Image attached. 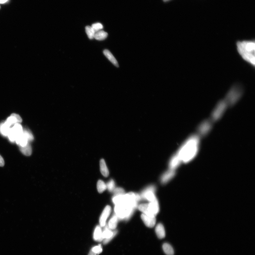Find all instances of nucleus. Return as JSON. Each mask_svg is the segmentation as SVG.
<instances>
[{
  "label": "nucleus",
  "mask_w": 255,
  "mask_h": 255,
  "mask_svg": "<svg viewBox=\"0 0 255 255\" xmlns=\"http://www.w3.org/2000/svg\"><path fill=\"white\" fill-rule=\"evenodd\" d=\"M200 136L194 134L190 136L179 149L176 155L181 162H190L198 153L200 144Z\"/></svg>",
  "instance_id": "nucleus-1"
},
{
  "label": "nucleus",
  "mask_w": 255,
  "mask_h": 255,
  "mask_svg": "<svg viewBox=\"0 0 255 255\" xmlns=\"http://www.w3.org/2000/svg\"><path fill=\"white\" fill-rule=\"evenodd\" d=\"M239 54L244 60L252 66H255V42L254 40L238 41L236 43Z\"/></svg>",
  "instance_id": "nucleus-2"
},
{
  "label": "nucleus",
  "mask_w": 255,
  "mask_h": 255,
  "mask_svg": "<svg viewBox=\"0 0 255 255\" xmlns=\"http://www.w3.org/2000/svg\"><path fill=\"white\" fill-rule=\"evenodd\" d=\"M243 93V88L241 84H236L232 87L224 99L228 106L235 105L239 100Z\"/></svg>",
  "instance_id": "nucleus-3"
},
{
  "label": "nucleus",
  "mask_w": 255,
  "mask_h": 255,
  "mask_svg": "<svg viewBox=\"0 0 255 255\" xmlns=\"http://www.w3.org/2000/svg\"><path fill=\"white\" fill-rule=\"evenodd\" d=\"M134 209L130 204L124 202L116 204L114 211L118 219L128 220L132 216Z\"/></svg>",
  "instance_id": "nucleus-4"
},
{
  "label": "nucleus",
  "mask_w": 255,
  "mask_h": 255,
  "mask_svg": "<svg viewBox=\"0 0 255 255\" xmlns=\"http://www.w3.org/2000/svg\"><path fill=\"white\" fill-rule=\"evenodd\" d=\"M228 106V104L225 100L220 101L218 102L213 111L211 116L212 121H217L221 118Z\"/></svg>",
  "instance_id": "nucleus-5"
},
{
  "label": "nucleus",
  "mask_w": 255,
  "mask_h": 255,
  "mask_svg": "<svg viewBox=\"0 0 255 255\" xmlns=\"http://www.w3.org/2000/svg\"><path fill=\"white\" fill-rule=\"evenodd\" d=\"M155 190V187L151 186L142 191L141 197L142 199H147L150 202L155 201L157 199L154 194Z\"/></svg>",
  "instance_id": "nucleus-6"
},
{
  "label": "nucleus",
  "mask_w": 255,
  "mask_h": 255,
  "mask_svg": "<svg viewBox=\"0 0 255 255\" xmlns=\"http://www.w3.org/2000/svg\"><path fill=\"white\" fill-rule=\"evenodd\" d=\"M212 122L209 120L202 122L199 126L198 131L199 136H204L207 135L212 128Z\"/></svg>",
  "instance_id": "nucleus-7"
},
{
  "label": "nucleus",
  "mask_w": 255,
  "mask_h": 255,
  "mask_svg": "<svg viewBox=\"0 0 255 255\" xmlns=\"http://www.w3.org/2000/svg\"><path fill=\"white\" fill-rule=\"evenodd\" d=\"M117 233H118L117 231H112L109 228L108 226H106L104 231L102 233V238L103 239H105L103 242L104 244H106L108 243L116 236Z\"/></svg>",
  "instance_id": "nucleus-8"
},
{
  "label": "nucleus",
  "mask_w": 255,
  "mask_h": 255,
  "mask_svg": "<svg viewBox=\"0 0 255 255\" xmlns=\"http://www.w3.org/2000/svg\"><path fill=\"white\" fill-rule=\"evenodd\" d=\"M111 210V207L107 206L103 211L100 219V223L101 226L104 227L105 226L107 218L109 216Z\"/></svg>",
  "instance_id": "nucleus-9"
},
{
  "label": "nucleus",
  "mask_w": 255,
  "mask_h": 255,
  "mask_svg": "<svg viewBox=\"0 0 255 255\" xmlns=\"http://www.w3.org/2000/svg\"><path fill=\"white\" fill-rule=\"evenodd\" d=\"M141 218L147 227L151 228L155 226L156 222L155 217H151L142 214L141 215Z\"/></svg>",
  "instance_id": "nucleus-10"
},
{
  "label": "nucleus",
  "mask_w": 255,
  "mask_h": 255,
  "mask_svg": "<svg viewBox=\"0 0 255 255\" xmlns=\"http://www.w3.org/2000/svg\"><path fill=\"white\" fill-rule=\"evenodd\" d=\"M175 174L174 170L171 169L163 174L161 178V181L163 184L167 183L173 177Z\"/></svg>",
  "instance_id": "nucleus-11"
},
{
  "label": "nucleus",
  "mask_w": 255,
  "mask_h": 255,
  "mask_svg": "<svg viewBox=\"0 0 255 255\" xmlns=\"http://www.w3.org/2000/svg\"><path fill=\"white\" fill-rule=\"evenodd\" d=\"M155 231L158 238L162 239L165 237V229L164 226L162 224H158L156 226Z\"/></svg>",
  "instance_id": "nucleus-12"
},
{
  "label": "nucleus",
  "mask_w": 255,
  "mask_h": 255,
  "mask_svg": "<svg viewBox=\"0 0 255 255\" xmlns=\"http://www.w3.org/2000/svg\"><path fill=\"white\" fill-rule=\"evenodd\" d=\"M103 53L107 57L108 59L111 62V63L113 64L115 66L118 67L119 65L118 61H117L116 59L115 58L113 55L110 52L109 50L106 49L103 51Z\"/></svg>",
  "instance_id": "nucleus-13"
},
{
  "label": "nucleus",
  "mask_w": 255,
  "mask_h": 255,
  "mask_svg": "<svg viewBox=\"0 0 255 255\" xmlns=\"http://www.w3.org/2000/svg\"><path fill=\"white\" fill-rule=\"evenodd\" d=\"M100 169L101 173L105 177L109 176V171L104 159L101 160L100 162Z\"/></svg>",
  "instance_id": "nucleus-14"
},
{
  "label": "nucleus",
  "mask_w": 255,
  "mask_h": 255,
  "mask_svg": "<svg viewBox=\"0 0 255 255\" xmlns=\"http://www.w3.org/2000/svg\"><path fill=\"white\" fill-rule=\"evenodd\" d=\"M15 141L20 147H24L26 146L29 142L28 140L23 134L17 137Z\"/></svg>",
  "instance_id": "nucleus-15"
},
{
  "label": "nucleus",
  "mask_w": 255,
  "mask_h": 255,
  "mask_svg": "<svg viewBox=\"0 0 255 255\" xmlns=\"http://www.w3.org/2000/svg\"><path fill=\"white\" fill-rule=\"evenodd\" d=\"M181 162L178 156L176 155H174L172 158L169 163L170 169L174 170L177 167Z\"/></svg>",
  "instance_id": "nucleus-16"
},
{
  "label": "nucleus",
  "mask_w": 255,
  "mask_h": 255,
  "mask_svg": "<svg viewBox=\"0 0 255 255\" xmlns=\"http://www.w3.org/2000/svg\"><path fill=\"white\" fill-rule=\"evenodd\" d=\"M148 204H142L140 205L139 206V209L140 211L143 212L144 214L150 216L151 217H155L151 213Z\"/></svg>",
  "instance_id": "nucleus-17"
},
{
  "label": "nucleus",
  "mask_w": 255,
  "mask_h": 255,
  "mask_svg": "<svg viewBox=\"0 0 255 255\" xmlns=\"http://www.w3.org/2000/svg\"><path fill=\"white\" fill-rule=\"evenodd\" d=\"M118 218L116 215L112 217L109 222L108 227L110 229L114 230L116 228L118 225Z\"/></svg>",
  "instance_id": "nucleus-18"
},
{
  "label": "nucleus",
  "mask_w": 255,
  "mask_h": 255,
  "mask_svg": "<svg viewBox=\"0 0 255 255\" xmlns=\"http://www.w3.org/2000/svg\"><path fill=\"white\" fill-rule=\"evenodd\" d=\"M20 149L21 152L25 156H30L32 154V148L29 142L26 146L24 147H20Z\"/></svg>",
  "instance_id": "nucleus-19"
},
{
  "label": "nucleus",
  "mask_w": 255,
  "mask_h": 255,
  "mask_svg": "<svg viewBox=\"0 0 255 255\" xmlns=\"http://www.w3.org/2000/svg\"><path fill=\"white\" fill-rule=\"evenodd\" d=\"M94 238L95 241H101L103 240L102 229L100 226H96L94 233Z\"/></svg>",
  "instance_id": "nucleus-20"
},
{
  "label": "nucleus",
  "mask_w": 255,
  "mask_h": 255,
  "mask_svg": "<svg viewBox=\"0 0 255 255\" xmlns=\"http://www.w3.org/2000/svg\"><path fill=\"white\" fill-rule=\"evenodd\" d=\"M108 33L102 30L95 33L94 38L98 41H102L106 39Z\"/></svg>",
  "instance_id": "nucleus-21"
},
{
  "label": "nucleus",
  "mask_w": 255,
  "mask_h": 255,
  "mask_svg": "<svg viewBox=\"0 0 255 255\" xmlns=\"http://www.w3.org/2000/svg\"><path fill=\"white\" fill-rule=\"evenodd\" d=\"M163 249L167 255H174V250L172 246L168 243H164L162 246Z\"/></svg>",
  "instance_id": "nucleus-22"
},
{
  "label": "nucleus",
  "mask_w": 255,
  "mask_h": 255,
  "mask_svg": "<svg viewBox=\"0 0 255 255\" xmlns=\"http://www.w3.org/2000/svg\"><path fill=\"white\" fill-rule=\"evenodd\" d=\"M10 129V127L7 125L5 122L0 125V133L4 136H8Z\"/></svg>",
  "instance_id": "nucleus-23"
},
{
  "label": "nucleus",
  "mask_w": 255,
  "mask_h": 255,
  "mask_svg": "<svg viewBox=\"0 0 255 255\" xmlns=\"http://www.w3.org/2000/svg\"><path fill=\"white\" fill-rule=\"evenodd\" d=\"M12 128L14 132L17 134V137L22 135L23 132L22 126L19 123H17L14 125Z\"/></svg>",
  "instance_id": "nucleus-24"
},
{
  "label": "nucleus",
  "mask_w": 255,
  "mask_h": 255,
  "mask_svg": "<svg viewBox=\"0 0 255 255\" xmlns=\"http://www.w3.org/2000/svg\"><path fill=\"white\" fill-rule=\"evenodd\" d=\"M98 191L100 193H102L107 189L106 185L102 180L98 181L97 185Z\"/></svg>",
  "instance_id": "nucleus-25"
},
{
  "label": "nucleus",
  "mask_w": 255,
  "mask_h": 255,
  "mask_svg": "<svg viewBox=\"0 0 255 255\" xmlns=\"http://www.w3.org/2000/svg\"><path fill=\"white\" fill-rule=\"evenodd\" d=\"M86 33L88 36V37L90 40H92L95 37V32L92 27L88 26L86 27Z\"/></svg>",
  "instance_id": "nucleus-26"
},
{
  "label": "nucleus",
  "mask_w": 255,
  "mask_h": 255,
  "mask_svg": "<svg viewBox=\"0 0 255 255\" xmlns=\"http://www.w3.org/2000/svg\"><path fill=\"white\" fill-rule=\"evenodd\" d=\"M102 251V249L101 245L95 246L91 249L88 255H96L99 254Z\"/></svg>",
  "instance_id": "nucleus-27"
},
{
  "label": "nucleus",
  "mask_w": 255,
  "mask_h": 255,
  "mask_svg": "<svg viewBox=\"0 0 255 255\" xmlns=\"http://www.w3.org/2000/svg\"><path fill=\"white\" fill-rule=\"evenodd\" d=\"M8 136L9 137V139L12 142L15 141L17 137V134L13 130L12 128H10V131H9Z\"/></svg>",
  "instance_id": "nucleus-28"
},
{
  "label": "nucleus",
  "mask_w": 255,
  "mask_h": 255,
  "mask_svg": "<svg viewBox=\"0 0 255 255\" xmlns=\"http://www.w3.org/2000/svg\"><path fill=\"white\" fill-rule=\"evenodd\" d=\"M7 125L10 127L11 126L15 125L16 123H17V119L14 117L10 116L7 119L5 122Z\"/></svg>",
  "instance_id": "nucleus-29"
},
{
  "label": "nucleus",
  "mask_w": 255,
  "mask_h": 255,
  "mask_svg": "<svg viewBox=\"0 0 255 255\" xmlns=\"http://www.w3.org/2000/svg\"><path fill=\"white\" fill-rule=\"evenodd\" d=\"M23 134L27 138V139L28 140V142L33 141L34 140L33 135L29 130L25 129L23 130Z\"/></svg>",
  "instance_id": "nucleus-30"
},
{
  "label": "nucleus",
  "mask_w": 255,
  "mask_h": 255,
  "mask_svg": "<svg viewBox=\"0 0 255 255\" xmlns=\"http://www.w3.org/2000/svg\"><path fill=\"white\" fill-rule=\"evenodd\" d=\"M106 185L107 189L110 192H113L114 189H115V184L113 180H110Z\"/></svg>",
  "instance_id": "nucleus-31"
},
{
  "label": "nucleus",
  "mask_w": 255,
  "mask_h": 255,
  "mask_svg": "<svg viewBox=\"0 0 255 255\" xmlns=\"http://www.w3.org/2000/svg\"><path fill=\"white\" fill-rule=\"evenodd\" d=\"M91 27L95 33L98 31L102 30L103 28V25L100 23H96L92 25Z\"/></svg>",
  "instance_id": "nucleus-32"
},
{
  "label": "nucleus",
  "mask_w": 255,
  "mask_h": 255,
  "mask_svg": "<svg viewBox=\"0 0 255 255\" xmlns=\"http://www.w3.org/2000/svg\"><path fill=\"white\" fill-rule=\"evenodd\" d=\"M114 195H122L125 194V191L121 188H117L114 191Z\"/></svg>",
  "instance_id": "nucleus-33"
},
{
  "label": "nucleus",
  "mask_w": 255,
  "mask_h": 255,
  "mask_svg": "<svg viewBox=\"0 0 255 255\" xmlns=\"http://www.w3.org/2000/svg\"><path fill=\"white\" fill-rule=\"evenodd\" d=\"M11 116L14 117V118L17 119V123H21L22 121V119L21 117L17 114H11Z\"/></svg>",
  "instance_id": "nucleus-34"
},
{
  "label": "nucleus",
  "mask_w": 255,
  "mask_h": 255,
  "mask_svg": "<svg viewBox=\"0 0 255 255\" xmlns=\"http://www.w3.org/2000/svg\"><path fill=\"white\" fill-rule=\"evenodd\" d=\"M5 163L3 157L0 155V167H3L4 166Z\"/></svg>",
  "instance_id": "nucleus-35"
},
{
  "label": "nucleus",
  "mask_w": 255,
  "mask_h": 255,
  "mask_svg": "<svg viewBox=\"0 0 255 255\" xmlns=\"http://www.w3.org/2000/svg\"><path fill=\"white\" fill-rule=\"evenodd\" d=\"M8 0H0V3H6Z\"/></svg>",
  "instance_id": "nucleus-36"
},
{
  "label": "nucleus",
  "mask_w": 255,
  "mask_h": 255,
  "mask_svg": "<svg viewBox=\"0 0 255 255\" xmlns=\"http://www.w3.org/2000/svg\"><path fill=\"white\" fill-rule=\"evenodd\" d=\"M163 1L164 2H166L170 1V0H163Z\"/></svg>",
  "instance_id": "nucleus-37"
}]
</instances>
